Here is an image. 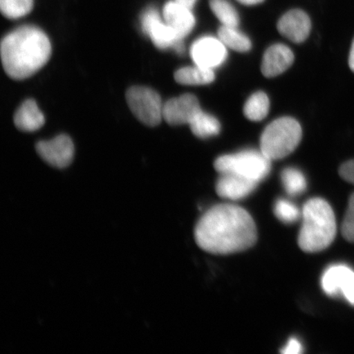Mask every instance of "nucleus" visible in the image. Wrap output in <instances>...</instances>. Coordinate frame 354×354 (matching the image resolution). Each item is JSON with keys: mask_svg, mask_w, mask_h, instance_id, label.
Here are the masks:
<instances>
[{"mask_svg": "<svg viewBox=\"0 0 354 354\" xmlns=\"http://www.w3.org/2000/svg\"><path fill=\"white\" fill-rule=\"evenodd\" d=\"M257 236L256 225L249 212L230 203L212 207L194 230L198 247L214 254L245 251L255 245Z\"/></svg>", "mask_w": 354, "mask_h": 354, "instance_id": "f257e3e1", "label": "nucleus"}, {"mask_svg": "<svg viewBox=\"0 0 354 354\" xmlns=\"http://www.w3.org/2000/svg\"><path fill=\"white\" fill-rule=\"evenodd\" d=\"M50 39L41 29L24 26L8 33L1 42V59L8 77L24 80L33 76L51 56Z\"/></svg>", "mask_w": 354, "mask_h": 354, "instance_id": "f03ea898", "label": "nucleus"}, {"mask_svg": "<svg viewBox=\"0 0 354 354\" xmlns=\"http://www.w3.org/2000/svg\"><path fill=\"white\" fill-rule=\"evenodd\" d=\"M302 218L298 238L300 249L306 253H317L328 248L337 232L330 203L320 198L309 199L303 207Z\"/></svg>", "mask_w": 354, "mask_h": 354, "instance_id": "7ed1b4c3", "label": "nucleus"}, {"mask_svg": "<svg viewBox=\"0 0 354 354\" xmlns=\"http://www.w3.org/2000/svg\"><path fill=\"white\" fill-rule=\"evenodd\" d=\"M301 138L299 123L292 118H281L266 127L261 136V151L271 160L284 158L297 148Z\"/></svg>", "mask_w": 354, "mask_h": 354, "instance_id": "20e7f679", "label": "nucleus"}, {"mask_svg": "<svg viewBox=\"0 0 354 354\" xmlns=\"http://www.w3.org/2000/svg\"><path fill=\"white\" fill-rule=\"evenodd\" d=\"M214 167L219 174H237L259 183L271 171V159L262 151L245 150L219 157Z\"/></svg>", "mask_w": 354, "mask_h": 354, "instance_id": "39448f33", "label": "nucleus"}, {"mask_svg": "<svg viewBox=\"0 0 354 354\" xmlns=\"http://www.w3.org/2000/svg\"><path fill=\"white\" fill-rule=\"evenodd\" d=\"M128 106L139 121L149 127H156L163 118V104L160 95L152 88L133 86L127 91Z\"/></svg>", "mask_w": 354, "mask_h": 354, "instance_id": "423d86ee", "label": "nucleus"}, {"mask_svg": "<svg viewBox=\"0 0 354 354\" xmlns=\"http://www.w3.org/2000/svg\"><path fill=\"white\" fill-rule=\"evenodd\" d=\"M141 28L145 35L160 50L174 48L177 53H183L184 47L183 39L176 34L174 28L162 21L158 11L153 8H148L143 12L140 19Z\"/></svg>", "mask_w": 354, "mask_h": 354, "instance_id": "0eeeda50", "label": "nucleus"}, {"mask_svg": "<svg viewBox=\"0 0 354 354\" xmlns=\"http://www.w3.org/2000/svg\"><path fill=\"white\" fill-rule=\"evenodd\" d=\"M322 286L327 295L342 297L354 306V271L346 265H333L322 277Z\"/></svg>", "mask_w": 354, "mask_h": 354, "instance_id": "6e6552de", "label": "nucleus"}, {"mask_svg": "<svg viewBox=\"0 0 354 354\" xmlns=\"http://www.w3.org/2000/svg\"><path fill=\"white\" fill-rule=\"evenodd\" d=\"M190 55L197 66L214 69L224 63L227 59V52L219 38L205 37L197 39L192 44Z\"/></svg>", "mask_w": 354, "mask_h": 354, "instance_id": "1a4fd4ad", "label": "nucleus"}, {"mask_svg": "<svg viewBox=\"0 0 354 354\" xmlns=\"http://www.w3.org/2000/svg\"><path fill=\"white\" fill-rule=\"evenodd\" d=\"M35 148L44 161L57 168L69 166L74 157L73 142L66 135H60L51 140L41 141Z\"/></svg>", "mask_w": 354, "mask_h": 354, "instance_id": "9d476101", "label": "nucleus"}, {"mask_svg": "<svg viewBox=\"0 0 354 354\" xmlns=\"http://www.w3.org/2000/svg\"><path fill=\"white\" fill-rule=\"evenodd\" d=\"M201 111L196 97L185 94L166 102L163 105V118L170 125H183L192 122Z\"/></svg>", "mask_w": 354, "mask_h": 354, "instance_id": "9b49d317", "label": "nucleus"}, {"mask_svg": "<svg viewBox=\"0 0 354 354\" xmlns=\"http://www.w3.org/2000/svg\"><path fill=\"white\" fill-rule=\"evenodd\" d=\"M277 29L283 37L290 41L302 43L308 37L311 30V21L304 11L290 10L279 20Z\"/></svg>", "mask_w": 354, "mask_h": 354, "instance_id": "f8f14e48", "label": "nucleus"}, {"mask_svg": "<svg viewBox=\"0 0 354 354\" xmlns=\"http://www.w3.org/2000/svg\"><path fill=\"white\" fill-rule=\"evenodd\" d=\"M259 183L234 174H221L216 181V193L221 198L239 201L250 196Z\"/></svg>", "mask_w": 354, "mask_h": 354, "instance_id": "ddd939ff", "label": "nucleus"}, {"mask_svg": "<svg viewBox=\"0 0 354 354\" xmlns=\"http://www.w3.org/2000/svg\"><path fill=\"white\" fill-rule=\"evenodd\" d=\"M295 56L289 47L282 44H274L265 52L262 73L266 77H274L286 72L294 63Z\"/></svg>", "mask_w": 354, "mask_h": 354, "instance_id": "4468645a", "label": "nucleus"}, {"mask_svg": "<svg viewBox=\"0 0 354 354\" xmlns=\"http://www.w3.org/2000/svg\"><path fill=\"white\" fill-rule=\"evenodd\" d=\"M163 17L166 24L174 29L181 39L187 37L196 26V19L192 10L176 3L175 0L165 4Z\"/></svg>", "mask_w": 354, "mask_h": 354, "instance_id": "2eb2a0df", "label": "nucleus"}, {"mask_svg": "<svg viewBox=\"0 0 354 354\" xmlns=\"http://www.w3.org/2000/svg\"><path fill=\"white\" fill-rule=\"evenodd\" d=\"M46 122L44 114L33 100L24 102L15 115V123L19 130L32 132L39 129Z\"/></svg>", "mask_w": 354, "mask_h": 354, "instance_id": "dca6fc26", "label": "nucleus"}, {"mask_svg": "<svg viewBox=\"0 0 354 354\" xmlns=\"http://www.w3.org/2000/svg\"><path fill=\"white\" fill-rule=\"evenodd\" d=\"M177 83L185 86L207 85L214 81V70L202 68V66H185L175 73Z\"/></svg>", "mask_w": 354, "mask_h": 354, "instance_id": "f3484780", "label": "nucleus"}, {"mask_svg": "<svg viewBox=\"0 0 354 354\" xmlns=\"http://www.w3.org/2000/svg\"><path fill=\"white\" fill-rule=\"evenodd\" d=\"M194 136L198 138L206 139L218 135L221 131V124L218 119L201 110L192 122L189 124Z\"/></svg>", "mask_w": 354, "mask_h": 354, "instance_id": "a211bd4d", "label": "nucleus"}, {"mask_svg": "<svg viewBox=\"0 0 354 354\" xmlns=\"http://www.w3.org/2000/svg\"><path fill=\"white\" fill-rule=\"evenodd\" d=\"M269 109L268 95L263 92H257L247 100L243 107V113L250 120L259 122L268 116Z\"/></svg>", "mask_w": 354, "mask_h": 354, "instance_id": "6ab92c4d", "label": "nucleus"}, {"mask_svg": "<svg viewBox=\"0 0 354 354\" xmlns=\"http://www.w3.org/2000/svg\"><path fill=\"white\" fill-rule=\"evenodd\" d=\"M218 38L225 46L238 52H248L251 50L250 39L245 35L239 32L237 28L223 26L218 30Z\"/></svg>", "mask_w": 354, "mask_h": 354, "instance_id": "aec40b11", "label": "nucleus"}, {"mask_svg": "<svg viewBox=\"0 0 354 354\" xmlns=\"http://www.w3.org/2000/svg\"><path fill=\"white\" fill-rule=\"evenodd\" d=\"M281 180L286 192L292 196H299L307 188V180L303 172L295 167H287L283 170Z\"/></svg>", "mask_w": 354, "mask_h": 354, "instance_id": "412c9836", "label": "nucleus"}, {"mask_svg": "<svg viewBox=\"0 0 354 354\" xmlns=\"http://www.w3.org/2000/svg\"><path fill=\"white\" fill-rule=\"evenodd\" d=\"M210 8L223 26L237 28L240 24L238 12L227 0H210Z\"/></svg>", "mask_w": 354, "mask_h": 354, "instance_id": "4be33fe9", "label": "nucleus"}, {"mask_svg": "<svg viewBox=\"0 0 354 354\" xmlns=\"http://www.w3.org/2000/svg\"><path fill=\"white\" fill-rule=\"evenodd\" d=\"M34 6V0H0V8L4 17L17 19L29 15Z\"/></svg>", "mask_w": 354, "mask_h": 354, "instance_id": "5701e85b", "label": "nucleus"}, {"mask_svg": "<svg viewBox=\"0 0 354 354\" xmlns=\"http://www.w3.org/2000/svg\"><path fill=\"white\" fill-rule=\"evenodd\" d=\"M274 212L277 218L285 223H293L299 218L301 212L297 206L286 199L277 201Z\"/></svg>", "mask_w": 354, "mask_h": 354, "instance_id": "b1692460", "label": "nucleus"}, {"mask_svg": "<svg viewBox=\"0 0 354 354\" xmlns=\"http://www.w3.org/2000/svg\"><path fill=\"white\" fill-rule=\"evenodd\" d=\"M342 234L345 240L354 243V193L349 198L348 209L342 223Z\"/></svg>", "mask_w": 354, "mask_h": 354, "instance_id": "393cba45", "label": "nucleus"}, {"mask_svg": "<svg viewBox=\"0 0 354 354\" xmlns=\"http://www.w3.org/2000/svg\"><path fill=\"white\" fill-rule=\"evenodd\" d=\"M339 174L342 179L354 185V160L344 162L339 167Z\"/></svg>", "mask_w": 354, "mask_h": 354, "instance_id": "a878e982", "label": "nucleus"}, {"mask_svg": "<svg viewBox=\"0 0 354 354\" xmlns=\"http://www.w3.org/2000/svg\"><path fill=\"white\" fill-rule=\"evenodd\" d=\"M302 352V344L296 338H291L281 351V353L284 354H298Z\"/></svg>", "mask_w": 354, "mask_h": 354, "instance_id": "bb28decb", "label": "nucleus"}, {"mask_svg": "<svg viewBox=\"0 0 354 354\" xmlns=\"http://www.w3.org/2000/svg\"><path fill=\"white\" fill-rule=\"evenodd\" d=\"M175 1L181 4V6L187 7L192 10L194 6V4L196 3L197 0H175Z\"/></svg>", "mask_w": 354, "mask_h": 354, "instance_id": "cd10ccee", "label": "nucleus"}, {"mask_svg": "<svg viewBox=\"0 0 354 354\" xmlns=\"http://www.w3.org/2000/svg\"><path fill=\"white\" fill-rule=\"evenodd\" d=\"M238 2H240L242 4H245V6H256V4H259L263 3L264 0H237Z\"/></svg>", "mask_w": 354, "mask_h": 354, "instance_id": "c85d7f7f", "label": "nucleus"}, {"mask_svg": "<svg viewBox=\"0 0 354 354\" xmlns=\"http://www.w3.org/2000/svg\"><path fill=\"white\" fill-rule=\"evenodd\" d=\"M348 64L349 66H351V69L354 73V39L352 44L351 55H349Z\"/></svg>", "mask_w": 354, "mask_h": 354, "instance_id": "c756f323", "label": "nucleus"}]
</instances>
